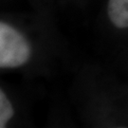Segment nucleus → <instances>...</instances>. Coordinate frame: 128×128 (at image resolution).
I'll return each mask as SVG.
<instances>
[{
	"label": "nucleus",
	"mask_w": 128,
	"mask_h": 128,
	"mask_svg": "<svg viewBox=\"0 0 128 128\" xmlns=\"http://www.w3.org/2000/svg\"><path fill=\"white\" fill-rule=\"evenodd\" d=\"M107 12L114 26L119 28H128V0H109Z\"/></svg>",
	"instance_id": "nucleus-2"
},
{
	"label": "nucleus",
	"mask_w": 128,
	"mask_h": 128,
	"mask_svg": "<svg viewBox=\"0 0 128 128\" xmlns=\"http://www.w3.org/2000/svg\"><path fill=\"white\" fill-rule=\"evenodd\" d=\"M32 54L27 39L5 22L0 23V66L14 68L26 64Z\"/></svg>",
	"instance_id": "nucleus-1"
},
{
	"label": "nucleus",
	"mask_w": 128,
	"mask_h": 128,
	"mask_svg": "<svg viewBox=\"0 0 128 128\" xmlns=\"http://www.w3.org/2000/svg\"><path fill=\"white\" fill-rule=\"evenodd\" d=\"M14 116V108L3 90L0 91V127L6 126L7 122Z\"/></svg>",
	"instance_id": "nucleus-3"
}]
</instances>
